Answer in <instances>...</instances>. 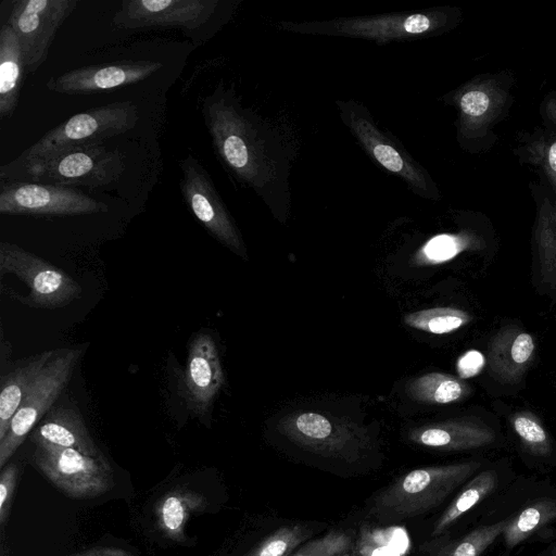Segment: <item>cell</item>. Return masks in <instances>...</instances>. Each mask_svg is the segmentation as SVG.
Instances as JSON below:
<instances>
[{
  "instance_id": "cell-1",
  "label": "cell",
  "mask_w": 556,
  "mask_h": 556,
  "mask_svg": "<svg viewBox=\"0 0 556 556\" xmlns=\"http://www.w3.org/2000/svg\"><path fill=\"white\" fill-rule=\"evenodd\" d=\"M201 112L223 162L241 181L264 195L269 181V155L252 113L223 84L202 100Z\"/></svg>"
},
{
  "instance_id": "cell-2",
  "label": "cell",
  "mask_w": 556,
  "mask_h": 556,
  "mask_svg": "<svg viewBox=\"0 0 556 556\" xmlns=\"http://www.w3.org/2000/svg\"><path fill=\"white\" fill-rule=\"evenodd\" d=\"M481 459L413 469L375 493L364 517L379 523H399L430 513L451 500L483 466Z\"/></svg>"
},
{
  "instance_id": "cell-3",
  "label": "cell",
  "mask_w": 556,
  "mask_h": 556,
  "mask_svg": "<svg viewBox=\"0 0 556 556\" xmlns=\"http://www.w3.org/2000/svg\"><path fill=\"white\" fill-rule=\"evenodd\" d=\"M131 101H116L75 114L49 130L16 160L0 168L1 181L13 179L31 165L84 146L102 144L111 137L131 130L138 123Z\"/></svg>"
},
{
  "instance_id": "cell-4",
  "label": "cell",
  "mask_w": 556,
  "mask_h": 556,
  "mask_svg": "<svg viewBox=\"0 0 556 556\" xmlns=\"http://www.w3.org/2000/svg\"><path fill=\"white\" fill-rule=\"evenodd\" d=\"M505 518L501 536L506 552L556 523V485L548 479L515 477L484 506L477 523Z\"/></svg>"
},
{
  "instance_id": "cell-5",
  "label": "cell",
  "mask_w": 556,
  "mask_h": 556,
  "mask_svg": "<svg viewBox=\"0 0 556 556\" xmlns=\"http://www.w3.org/2000/svg\"><path fill=\"white\" fill-rule=\"evenodd\" d=\"M278 431L291 443L319 457L359 465L375 450L367 428L346 417L298 412L282 417Z\"/></svg>"
},
{
  "instance_id": "cell-6",
  "label": "cell",
  "mask_w": 556,
  "mask_h": 556,
  "mask_svg": "<svg viewBox=\"0 0 556 556\" xmlns=\"http://www.w3.org/2000/svg\"><path fill=\"white\" fill-rule=\"evenodd\" d=\"M124 170V156L117 150L92 144L65 151L53 159L31 165L11 180L94 188L117 181Z\"/></svg>"
},
{
  "instance_id": "cell-7",
  "label": "cell",
  "mask_w": 556,
  "mask_h": 556,
  "mask_svg": "<svg viewBox=\"0 0 556 556\" xmlns=\"http://www.w3.org/2000/svg\"><path fill=\"white\" fill-rule=\"evenodd\" d=\"M0 274L15 275L28 286L27 296L14 295L28 307L61 308L83 294L81 286L64 270L14 243H0Z\"/></svg>"
},
{
  "instance_id": "cell-8",
  "label": "cell",
  "mask_w": 556,
  "mask_h": 556,
  "mask_svg": "<svg viewBox=\"0 0 556 556\" xmlns=\"http://www.w3.org/2000/svg\"><path fill=\"white\" fill-rule=\"evenodd\" d=\"M81 353L78 348L55 350L13 416L5 437L0 441L1 465L61 395L71 380Z\"/></svg>"
},
{
  "instance_id": "cell-9",
  "label": "cell",
  "mask_w": 556,
  "mask_h": 556,
  "mask_svg": "<svg viewBox=\"0 0 556 556\" xmlns=\"http://www.w3.org/2000/svg\"><path fill=\"white\" fill-rule=\"evenodd\" d=\"M108 205L80 190L24 180L1 181L3 215L75 216L106 212Z\"/></svg>"
},
{
  "instance_id": "cell-10",
  "label": "cell",
  "mask_w": 556,
  "mask_h": 556,
  "mask_svg": "<svg viewBox=\"0 0 556 556\" xmlns=\"http://www.w3.org/2000/svg\"><path fill=\"white\" fill-rule=\"evenodd\" d=\"M77 0H16L8 18L23 54L25 70L35 73L46 61L58 30Z\"/></svg>"
},
{
  "instance_id": "cell-11",
  "label": "cell",
  "mask_w": 556,
  "mask_h": 556,
  "mask_svg": "<svg viewBox=\"0 0 556 556\" xmlns=\"http://www.w3.org/2000/svg\"><path fill=\"white\" fill-rule=\"evenodd\" d=\"M218 0H125L113 17L119 28H179L192 34L208 24Z\"/></svg>"
},
{
  "instance_id": "cell-12",
  "label": "cell",
  "mask_w": 556,
  "mask_h": 556,
  "mask_svg": "<svg viewBox=\"0 0 556 556\" xmlns=\"http://www.w3.org/2000/svg\"><path fill=\"white\" fill-rule=\"evenodd\" d=\"M179 167L181 194L197 219L220 243L245 255L240 233L202 164L188 155Z\"/></svg>"
},
{
  "instance_id": "cell-13",
  "label": "cell",
  "mask_w": 556,
  "mask_h": 556,
  "mask_svg": "<svg viewBox=\"0 0 556 556\" xmlns=\"http://www.w3.org/2000/svg\"><path fill=\"white\" fill-rule=\"evenodd\" d=\"M340 108L345 124L380 165L401 176L419 195L438 199V190L424 168L372 124L363 106L343 103Z\"/></svg>"
},
{
  "instance_id": "cell-14",
  "label": "cell",
  "mask_w": 556,
  "mask_h": 556,
  "mask_svg": "<svg viewBox=\"0 0 556 556\" xmlns=\"http://www.w3.org/2000/svg\"><path fill=\"white\" fill-rule=\"evenodd\" d=\"M515 479L514 471L500 465L485 464L450 500L432 522L429 538H452L462 532L469 520L477 523L486 503Z\"/></svg>"
},
{
  "instance_id": "cell-15",
  "label": "cell",
  "mask_w": 556,
  "mask_h": 556,
  "mask_svg": "<svg viewBox=\"0 0 556 556\" xmlns=\"http://www.w3.org/2000/svg\"><path fill=\"white\" fill-rule=\"evenodd\" d=\"M510 86L504 79L486 76L475 78L458 94L459 131L472 140H488L493 127L510 106Z\"/></svg>"
},
{
  "instance_id": "cell-16",
  "label": "cell",
  "mask_w": 556,
  "mask_h": 556,
  "mask_svg": "<svg viewBox=\"0 0 556 556\" xmlns=\"http://www.w3.org/2000/svg\"><path fill=\"white\" fill-rule=\"evenodd\" d=\"M161 67L159 62L84 66L51 76L46 86L61 94H90L144 80Z\"/></svg>"
},
{
  "instance_id": "cell-17",
  "label": "cell",
  "mask_w": 556,
  "mask_h": 556,
  "mask_svg": "<svg viewBox=\"0 0 556 556\" xmlns=\"http://www.w3.org/2000/svg\"><path fill=\"white\" fill-rule=\"evenodd\" d=\"M225 383L218 349L213 338L204 332L193 337L189 344L184 377V396L188 406L204 414Z\"/></svg>"
},
{
  "instance_id": "cell-18",
  "label": "cell",
  "mask_w": 556,
  "mask_h": 556,
  "mask_svg": "<svg viewBox=\"0 0 556 556\" xmlns=\"http://www.w3.org/2000/svg\"><path fill=\"white\" fill-rule=\"evenodd\" d=\"M410 442L441 452H465L491 446L496 441L492 427L471 417L427 424L408 431Z\"/></svg>"
},
{
  "instance_id": "cell-19",
  "label": "cell",
  "mask_w": 556,
  "mask_h": 556,
  "mask_svg": "<svg viewBox=\"0 0 556 556\" xmlns=\"http://www.w3.org/2000/svg\"><path fill=\"white\" fill-rule=\"evenodd\" d=\"M534 349L530 333L517 326L502 327L489 342L486 363L490 374L501 383L518 382L532 362Z\"/></svg>"
},
{
  "instance_id": "cell-20",
  "label": "cell",
  "mask_w": 556,
  "mask_h": 556,
  "mask_svg": "<svg viewBox=\"0 0 556 556\" xmlns=\"http://www.w3.org/2000/svg\"><path fill=\"white\" fill-rule=\"evenodd\" d=\"M451 17L443 11H429L408 15H396L375 18H355L334 23L336 34L376 38H395L432 33L446 26Z\"/></svg>"
},
{
  "instance_id": "cell-21",
  "label": "cell",
  "mask_w": 556,
  "mask_h": 556,
  "mask_svg": "<svg viewBox=\"0 0 556 556\" xmlns=\"http://www.w3.org/2000/svg\"><path fill=\"white\" fill-rule=\"evenodd\" d=\"M36 459L42 469L63 485H83L87 482H100L103 466L93 456L75 448L60 447L38 443Z\"/></svg>"
},
{
  "instance_id": "cell-22",
  "label": "cell",
  "mask_w": 556,
  "mask_h": 556,
  "mask_svg": "<svg viewBox=\"0 0 556 556\" xmlns=\"http://www.w3.org/2000/svg\"><path fill=\"white\" fill-rule=\"evenodd\" d=\"M33 440L60 447L75 448L88 456L97 454V448L88 429L76 409L59 406L49 412L33 434Z\"/></svg>"
},
{
  "instance_id": "cell-23",
  "label": "cell",
  "mask_w": 556,
  "mask_h": 556,
  "mask_svg": "<svg viewBox=\"0 0 556 556\" xmlns=\"http://www.w3.org/2000/svg\"><path fill=\"white\" fill-rule=\"evenodd\" d=\"M506 523L505 518L479 522L452 538L427 539L419 551L424 556H482L501 540Z\"/></svg>"
},
{
  "instance_id": "cell-24",
  "label": "cell",
  "mask_w": 556,
  "mask_h": 556,
  "mask_svg": "<svg viewBox=\"0 0 556 556\" xmlns=\"http://www.w3.org/2000/svg\"><path fill=\"white\" fill-rule=\"evenodd\" d=\"M54 353L55 350H52L33 355L1 377L0 441L5 437L13 416L22 405L38 375Z\"/></svg>"
},
{
  "instance_id": "cell-25",
  "label": "cell",
  "mask_w": 556,
  "mask_h": 556,
  "mask_svg": "<svg viewBox=\"0 0 556 556\" xmlns=\"http://www.w3.org/2000/svg\"><path fill=\"white\" fill-rule=\"evenodd\" d=\"M351 556H413V546L399 523H379L363 517L357 521Z\"/></svg>"
},
{
  "instance_id": "cell-26",
  "label": "cell",
  "mask_w": 556,
  "mask_h": 556,
  "mask_svg": "<svg viewBox=\"0 0 556 556\" xmlns=\"http://www.w3.org/2000/svg\"><path fill=\"white\" fill-rule=\"evenodd\" d=\"M26 72L18 39L9 24L0 29V116L10 117L18 103Z\"/></svg>"
},
{
  "instance_id": "cell-27",
  "label": "cell",
  "mask_w": 556,
  "mask_h": 556,
  "mask_svg": "<svg viewBox=\"0 0 556 556\" xmlns=\"http://www.w3.org/2000/svg\"><path fill=\"white\" fill-rule=\"evenodd\" d=\"M510 425L530 467L547 472L549 468L556 466L554 442L533 413L527 410L514 413L510 416Z\"/></svg>"
},
{
  "instance_id": "cell-28",
  "label": "cell",
  "mask_w": 556,
  "mask_h": 556,
  "mask_svg": "<svg viewBox=\"0 0 556 556\" xmlns=\"http://www.w3.org/2000/svg\"><path fill=\"white\" fill-rule=\"evenodd\" d=\"M406 392L417 402L444 405L465 399L470 393V387L459 377L429 372L410 380L406 384Z\"/></svg>"
},
{
  "instance_id": "cell-29",
  "label": "cell",
  "mask_w": 556,
  "mask_h": 556,
  "mask_svg": "<svg viewBox=\"0 0 556 556\" xmlns=\"http://www.w3.org/2000/svg\"><path fill=\"white\" fill-rule=\"evenodd\" d=\"M357 521L329 527L298 546L289 556H345L355 544Z\"/></svg>"
},
{
  "instance_id": "cell-30",
  "label": "cell",
  "mask_w": 556,
  "mask_h": 556,
  "mask_svg": "<svg viewBox=\"0 0 556 556\" xmlns=\"http://www.w3.org/2000/svg\"><path fill=\"white\" fill-rule=\"evenodd\" d=\"M516 154L538 166L556 188V128L539 129L522 138Z\"/></svg>"
},
{
  "instance_id": "cell-31",
  "label": "cell",
  "mask_w": 556,
  "mask_h": 556,
  "mask_svg": "<svg viewBox=\"0 0 556 556\" xmlns=\"http://www.w3.org/2000/svg\"><path fill=\"white\" fill-rule=\"evenodd\" d=\"M481 240L471 233H443L427 241L416 253L414 263L417 265H438L445 263L462 252L478 250Z\"/></svg>"
},
{
  "instance_id": "cell-32",
  "label": "cell",
  "mask_w": 556,
  "mask_h": 556,
  "mask_svg": "<svg viewBox=\"0 0 556 556\" xmlns=\"http://www.w3.org/2000/svg\"><path fill=\"white\" fill-rule=\"evenodd\" d=\"M472 316L455 307H433L409 313L404 316L407 326L433 334L453 332L468 323Z\"/></svg>"
},
{
  "instance_id": "cell-33",
  "label": "cell",
  "mask_w": 556,
  "mask_h": 556,
  "mask_svg": "<svg viewBox=\"0 0 556 556\" xmlns=\"http://www.w3.org/2000/svg\"><path fill=\"white\" fill-rule=\"evenodd\" d=\"M536 227L542 274L556 281V204L542 207Z\"/></svg>"
},
{
  "instance_id": "cell-34",
  "label": "cell",
  "mask_w": 556,
  "mask_h": 556,
  "mask_svg": "<svg viewBox=\"0 0 556 556\" xmlns=\"http://www.w3.org/2000/svg\"><path fill=\"white\" fill-rule=\"evenodd\" d=\"M485 365L483 355L476 350L464 353L457 361L456 369L460 379L478 375Z\"/></svg>"
},
{
  "instance_id": "cell-35",
  "label": "cell",
  "mask_w": 556,
  "mask_h": 556,
  "mask_svg": "<svg viewBox=\"0 0 556 556\" xmlns=\"http://www.w3.org/2000/svg\"><path fill=\"white\" fill-rule=\"evenodd\" d=\"M163 520L169 530H176L180 527L184 520V508L176 496H170L164 502Z\"/></svg>"
},
{
  "instance_id": "cell-36",
  "label": "cell",
  "mask_w": 556,
  "mask_h": 556,
  "mask_svg": "<svg viewBox=\"0 0 556 556\" xmlns=\"http://www.w3.org/2000/svg\"><path fill=\"white\" fill-rule=\"evenodd\" d=\"M543 106H545V109L542 110V115L544 119L551 124L547 127L556 128V98L548 99L547 104L543 103Z\"/></svg>"
},
{
  "instance_id": "cell-37",
  "label": "cell",
  "mask_w": 556,
  "mask_h": 556,
  "mask_svg": "<svg viewBox=\"0 0 556 556\" xmlns=\"http://www.w3.org/2000/svg\"><path fill=\"white\" fill-rule=\"evenodd\" d=\"M536 556H556V540Z\"/></svg>"
},
{
  "instance_id": "cell-38",
  "label": "cell",
  "mask_w": 556,
  "mask_h": 556,
  "mask_svg": "<svg viewBox=\"0 0 556 556\" xmlns=\"http://www.w3.org/2000/svg\"><path fill=\"white\" fill-rule=\"evenodd\" d=\"M5 498H7V488L5 485L2 483L0 485V507L2 508L3 507V504L5 502Z\"/></svg>"
},
{
  "instance_id": "cell-39",
  "label": "cell",
  "mask_w": 556,
  "mask_h": 556,
  "mask_svg": "<svg viewBox=\"0 0 556 556\" xmlns=\"http://www.w3.org/2000/svg\"><path fill=\"white\" fill-rule=\"evenodd\" d=\"M345 556H351V554H348V555H345Z\"/></svg>"
}]
</instances>
